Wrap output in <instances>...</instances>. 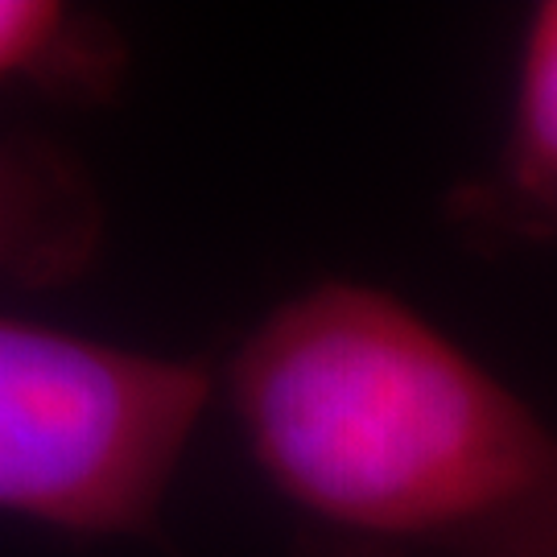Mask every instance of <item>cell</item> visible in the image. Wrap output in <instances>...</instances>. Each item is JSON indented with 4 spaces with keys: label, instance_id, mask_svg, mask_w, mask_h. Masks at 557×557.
Here are the masks:
<instances>
[{
    "label": "cell",
    "instance_id": "obj_1",
    "mask_svg": "<svg viewBox=\"0 0 557 557\" xmlns=\"http://www.w3.org/2000/svg\"><path fill=\"white\" fill-rule=\"evenodd\" d=\"M248 455L294 512L483 557L557 483V434L413 306L363 281L281 301L227 363Z\"/></svg>",
    "mask_w": 557,
    "mask_h": 557
},
{
    "label": "cell",
    "instance_id": "obj_2",
    "mask_svg": "<svg viewBox=\"0 0 557 557\" xmlns=\"http://www.w3.org/2000/svg\"><path fill=\"white\" fill-rule=\"evenodd\" d=\"M207 400L195 359L0 314V517L149 537Z\"/></svg>",
    "mask_w": 557,
    "mask_h": 557
},
{
    "label": "cell",
    "instance_id": "obj_3",
    "mask_svg": "<svg viewBox=\"0 0 557 557\" xmlns=\"http://www.w3.org/2000/svg\"><path fill=\"white\" fill-rule=\"evenodd\" d=\"M103 244L96 182L54 140H0V285H66Z\"/></svg>",
    "mask_w": 557,
    "mask_h": 557
},
{
    "label": "cell",
    "instance_id": "obj_4",
    "mask_svg": "<svg viewBox=\"0 0 557 557\" xmlns=\"http://www.w3.org/2000/svg\"><path fill=\"white\" fill-rule=\"evenodd\" d=\"M458 215L487 232H557V0L529 17L496 174L462 190Z\"/></svg>",
    "mask_w": 557,
    "mask_h": 557
},
{
    "label": "cell",
    "instance_id": "obj_5",
    "mask_svg": "<svg viewBox=\"0 0 557 557\" xmlns=\"http://www.w3.org/2000/svg\"><path fill=\"white\" fill-rule=\"evenodd\" d=\"M128 46L100 13L59 0H0V91L59 103H112Z\"/></svg>",
    "mask_w": 557,
    "mask_h": 557
},
{
    "label": "cell",
    "instance_id": "obj_6",
    "mask_svg": "<svg viewBox=\"0 0 557 557\" xmlns=\"http://www.w3.org/2000/svg\"><path fill=\"white\" fill-rule=\"evenodd\" d=\"M483 557H557V483Z\"/></svg>",
    "mask_w": 557,
    "mask_h": 557
}]
</instances>
